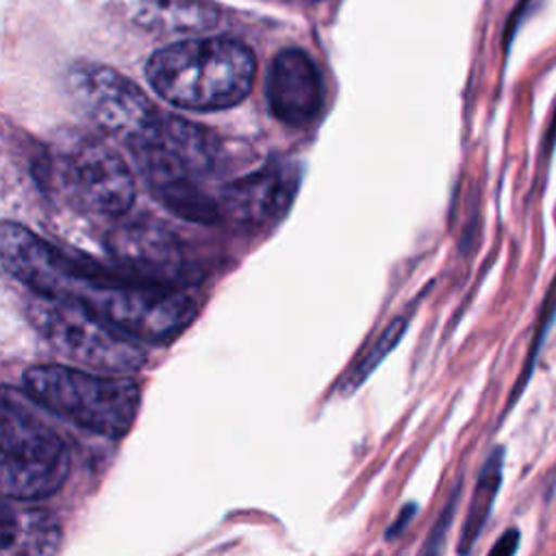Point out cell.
<instances>
[{
  "mask_svg": "<svg viewBox=\"0 0 556 556\" xmlns=\"http://www.w3.org/2000/svg\"><path fill=\"white\" fill-rule=\"evenodd\" d=\"M217 20V7L202 0H141L137 7V22L161 33H202Z\"/></svg>",
  "mask_w": 556,
  "mask_h": 556,
  "instance_id": "obj_11",
  "label": "cell"
},
{
  "mask_svg": "<svg viewBox=\"0 0 556 556\" xmlns=\"http://www.w3.org/2000/svg\"><path fill=\"white\" fill-rule=\"evenodd\" d=\"M404 330H406V319H395V321L382 332V337L371 345V350L365 354V358H363V361L352 369V374L343 380V384H341L343 393L356 391V389L369 378V374L382 363V358H384V356L395 348V343L402 339Z\"/></svg>",
  "mask_w": 556,
  "mask_h": 556,
  "instance_id": "obj_13",
  "label": "cell"
},
{
  "mask_svg": "<svg viewBox=\"0 0 556 556\" xmlns=\"http://www.w3.org/2000/svg\"><path fill=\"white\" fill-rule=\"evenodd\" d=\"M52 163L61 191L80 211L115 217L135 202V176L98 135L70 128L54 139Z\"/></svg>",
  "mask_w": 556,
  "mask_h": 556,
  "instance_id": "obj_7",
  "label": "cell"
},
{
  "mask_svg": "<svg viewBox=\"0 0 556 556\" xmlns=\"http://www.w3.org/2000/svg\"><path fill=\"white\" fill-rule=\"evenodd\" d=\"M554 317H556V276H554V280H552V285H549V289L545 293V300H543V306H541V313H539V324L534 328V337H532V343H530V350H528V358L523 363V369H521V376H519V380L515 384V391L510 393V404H515L517 397L521 395V391L526 389V384H528V380L532 376L536 356L541 352V345H543V341L547 337V330H549Z\"/></svg>",
  "mask_w": 556,
  "mask_h": 556,
  "instance_id": "obj_14",
  "label": "cell"
},
{
  "mask_svg": "<svg viewBox=\"0 0 556 556\" xmlns=\"http://www.w3.org/2000/svg\"><path fill=\"white\" fill-rule=\"evenodd\" d=\"M458 495H460V489L458 484L454 486L450 500L445 502V506L441 508L437 521L432 523L421 549L417 556H443V547H445V536H447V530L452 526V519H454V513H456V504H458Z\"/></svg>",
  "mask_w": 556,
  "mask_h": 556,
  "instance_id": "obj_15",
  "label": "cell"
},
{
  "mask_svg": "<svg viewBox=\"0 0 556 556\" xmlns=\"http://www.w3.org/2000/svg\"><path fill=\"white\" fill-rule=\"evenodd\" d=\"M0 528L2 556H56L61 547L56 517L37 506H22L17 500L2 502Z\"/></svg>",
  "mask_w": 556,
  "mask_h": 556,
  "instance_id": "obj_10",
  "label": "cell"
},
{
  "mask_svg": "<svg viewBox=\"0 0 556 556\" xmlns=\"http://www.w3.org/2000/svg\"><path fill=\"white\" fill-rule=\"evenodd\" d=\"M293 191V178L285 176L278 167H267L222 187L217 206L222 217H230L248 226H261L285 213Z\"/></svg>",
  "mask_w": 556,
  "mask_h": 556,
  "instance_id": "obj_9",
  "label": "cell"
},
{
  "mask_svg": "<svg viewBox=\"0 0 556 556\" xmlns=\"http://www.w3.org/2000/svg\"><path fill=\"white\" fill-rule=\"evenodd\" d=\"M502 473H504V450L495 447L482 463V469L478 473V480L469 500V508L465 513V521H463V528L458 534V547H456L460 556H469L478 536L482 534L491 517L493 502L502 486Z\"/></svg>",
  "mask_w": 556,
  "mask_h": 556,
  "instance_id": "obj_12",
  "label": "cell"
},
{
  "mask_svg": "<svg viewBox=\"0 0 556 556\" xmlns=\"http://www.w3.org/2000/svg\"><path fill=\"white\" fill-rule=\"evenodd\" d=\"M2 491L17 502H35L56 493L70 476V445L39 417L15 402L7 387L2 395Z\"/></svg>",
  "mask_w": 556,
  "mask_h": 556,
  "instance_id": "obj_5",
  "label": "cell"
},
{
  "mask_svg": "<svg viewBox=\"0 0 556 556\" xmlns=\"http://www.w3.org/2000/svg\"><path fill=\"white\" fill-rule=\"evenodd\" d=\"M2 267L30 291L72 302L139 341H169L195 317L180 289L146 278H122L67 256L22 224L0 228Z\"/></svg>",
  "mask_w": 556,
  "mask_h": 556,
  "instance_id": "obj_1",
  "label": "cell"
},
{
  "mask_svg": "<svg viewBox=\"0 0 556 556\" xmlns=\"http://www.w3.org/2000/svg\"><path fill=\"white\" fill-rule=\"evenodd\" d=\"M74 102L104 135L130 154L152 148L167 115L128 76L98 63H76L67 74Z\"/></svg>",
  "mask_w": 556,
  "mask_h": 556,
  "instance_id": "obj_6",
  "label": "cell"
},
{
  "mask_svg": "<svg viewBox=\"0 0 556 556\" xmlns=\"http://www.w3.org/2000/svg\"><path fill=\"white\" fill-rule=\"evenodd\" d=\"M417 513V504L415 502H408L402 510H400V515L395 517V521L389 526V530H387V539L389 541H393L397 534H402L406 528H408V521L413 519V515Z\"/></svg>",
  "mask_w": 556,
  "mask_h": 556,
  "instance_id": "obj_17",
  "label": "cell"
},
{
  "mask_svg": "<svg viewBox=\"0 0 556 556\" xmlns=\"http://www.w3.org/2000/svg\"><path fill=\"white\" fill-rule=\"evenodd\" d=\"M24 315L59 356L83 369L126 376L148 361L143 341L72 302L33 291L24 298Z\"/></svg>",
  "mask_w": 556,
  "mask_h": 556,
  "instance_id": "obj_4",
  "label": "cell"
},
{
  "mask_svg": "<svg viewBox=\"0 0 556 556\" xmlns=\"http://www.w3.org/2000/svg\"><path fill=\"white\" fill-rule=\"evenodd\" d=\"M265 98L271 115L285 126H308L324 106V87L313 59L300 48L280 50L267 70Z\"/></svg>",
  "mask_w": 556,
  "mask_h": 556,
  "instance_id": "obj_8",
  "label": "cell"
},
{
  "mask_svg": "<svg viewBox=\"0 0 556 556\" xmlns=\"http://www.w3.org/2000/svg\"><path fill=\"white\" fill-rule=\"evenodd\" d=\"M250 46L230 37H198L159 48L146 63L150 87L185 111H222L243 102L254 85Z\"/></svg>",
  "mask_w": 556,
  "mask_h": 556,
  "instance_id": "obj_2",
  "label": "cell"
},
{
  "mask_svg": "<svg viewBox=\"0 0 556 556\" xmlns=\"http://www.w3.org/2000/svg\"><path fill=\"white\" fill-rule=\"evenodd\" d=\"M22 387L50 413L109 439L124 437L141 406V387L132 378L74 365L28 367Z\"/></svg>",
  "mask_w": 556,
  "mask_h": 556,
  "instance_id": "obj_3",
  "label": "cell"
},
{
  "mask_svg": "<svg viewBox=\"0 0 556 556\" xmlns=\"http://www.w3.org/2000/svg\"><path fill=\"white\" fill-rule=\"evenodd\" d=\"M517 547H519V530L508 528L497 536V541L491 545L486 556H515Z\"/></svg>",
  "mask_w": 556,
  "mask_h": 556,
  "instance_id": "obj_16",
  "label": "cell"
}]
</instances>
